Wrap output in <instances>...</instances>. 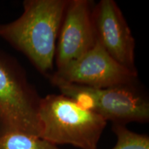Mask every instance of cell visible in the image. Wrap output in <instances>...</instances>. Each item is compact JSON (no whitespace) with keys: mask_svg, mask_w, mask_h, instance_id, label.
Masks as SVG:
<instances>
[{"mask_svg":"<svg viewBox=\"0 0 149 149\" xmlns=\"http://www.w3.org/2000/svg\"><path fill=\"white\" fill-rule=\"evenodd\" d=\"M68 0H26L17 19L0 24V37L46 77L53 73L58 37Z\"/></svg>","mask_w":149,"mask_h":149,"instance_id":"cell-1","label":"cell"},{"mask_svg":"<svg viewBox=\"0 0 149 149\" xmlns=\"http://www.w3.org/2000/svg\"><path fill=\"white\" fill-rule=\"evenodd\" d=\"M40 137L48 142L97 149L107 121L62 94L42 97L39 109Z\"/></svg>","mask_w":149,"mask_h":149,"instance_id":"cell-2","label":"cell"},{"mask_svg":"<svg viewBox=\"0 0 149 149\" xmlns=\"http://www.w3.org/2000/svg\"><path fill=\"white\" fill-rule=\"evenodd\" d=\"M41 98L17 61L0 51V128L40 137Z\"/></svg>","mask_w":149,"mask_h":149,"instance_id":"cell-3","label":"cell"},{"mask_svg":"<svg viewBox=\"0 0 149 149\" xmlns=\"http://www.w3.org/2000/svg\"><path fill=\"white\" fill-rule=\"evenodd\" d=\"M61 94L76 102L81 107L101 116L113 124L145 123L149 120V102L134 86L95 88L72 84L48 76Z\"/></svg>","mask_w":149,"mask_h":149,"instance_id":"cell-4","label":"cell"},{"mask_svg":"<svg viewBox=\"0 0 149 149\" xmlns=\"http://www.w3.org/2000/svg\"><path fill=\"white\" fill-rule=\"evenodd\" d=\"M51 74L67 82L95 88L135 86L137 73L120 65L96 40L82 56Z\"/></svg>","mask_w":149,"mask_h":149,"instance_id":"cell-5","label":"cell"},{"mask_svg":"<svg viewBox=\"0 0 149 149\" xmlns=\"http://www.w3.org/2000/svg\"><path fill=\"white\" fill-rule=\"evenodd\" d=\"M92 21L95 39L120 65L137 73L135 40L120 8L114 0H101L93 6Z\"/></svg>","mask_w":149,"mask_h":149,"instance_id":"cell-6","label":"cell"},{"mask_svg":"<svg viewBox=\"0 0 149 149\" xmlns=\"http://www.w3.org/2000/svg\"><path fill=\"white\" fill-rule=\"evenodd\" d=\"M92 9L88 0H68L57 37V70L79 58L95 44Z\"/></svg>","mask_w":149,"mask_h":149,"instance_id":"cell-7","label":"cell"},{"mask_svg":"<svg viewBox=\"0 0 149 149\" xmlns=\"http://www.w3.org/2000/svg\"><path fill=\"white\" fill-rule=\"evenodd\" d=\"M0 149H61L41 137L0 128Z\"/></svg>","mask_w":149,"mask_h":149,"instance_id":"cell-8","label":"cell"},{"mask_svg":"<svg viewBox=\"0 0 149 149\" xmlns=\"http://www.w3.org/2000/svg\"><path fill=\"white\" fill-rule=\"evenodd\" d=\"M112 130L117 137V143L112 149H149V137L134 133L120 124H113Z\"/></svg>","mask_w":149,"mask_h":149,"instance_id":"cell-9","label":"cell"}]
</instances>
